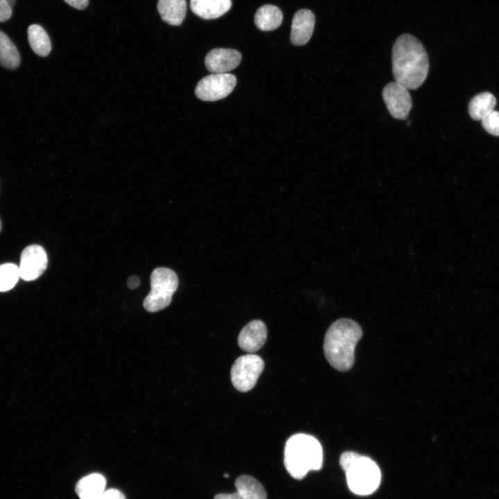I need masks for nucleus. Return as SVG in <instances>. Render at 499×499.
Returning <instances> with one entry per match:
<instances>
[{"label": "nucleus", "instance_id": "f257e3e1", "mask_svg": "<svg viewBox=\"0 0 499 499\" xmlns=\"http://www.w3.org/2000/svg\"><path fill=\"white\" fill-rule=\"evenodd\" d=\"M392 73L396 82L409 89H416L426 80L429 60L422 43L405 33L395 41L392 53Z\"/></svg>", "mask_w": 499, "mask_h": 499}, {"label": "nucleus", "instance_id": "f03ea898", "mask_svg": "<svg viewBox=\"0 0 499 499\" xmlns=\"http://www.w3.org/2000/svg\"><path fill=\"white\" fill-rule=\"evenodd\" d=\"M362 336L355 321L341 318L331 324L324 337V353L329 364L340 371L349 370L354 363L355 348Z\"/></svg>", "mask_w": 499, "mask_h": 499}, {"label": "nucleus", "instance_id": "7ed1b4c3", "mask_svg": "<svg viewBox=\"0 0 499 499\" xmlns=\"http://www.w3.org/2000/svg\"><path fill=\"white\" fill-rule=\"evenodd\" d=\"M283 462L288 473L301 480L310 471L319 470L323 463V450L313 436L297 433L290 437L284 448Z\"/></svg>", "mask_w": 499, "mask_h": 499}, {"label": "nucleus", "instance_id": "20e7f679", "mask_svg": "<svg viewBox=\"0 0 499 499\" xmlns=\"http://www.w3.org/2000/svg\"><path fill=\"white\" fill-rule=\"evenodd\" d=\"M340 464L346 473L349 488L354 493L369 495L378 487L380 471L377 464L369 457L346 451L340 457Z\"/></svg>", "mask_w": 499, "mask_h": 499}, {"label": "nucleus", "instance_id": "39448f33", "mask_svg": "<svg viewBox=\"0 0 499 499\" xmlns=\"http://www.w3.org/2000/svg\"><path fill=\"white\" fill-rule=\"evenodd\" d=\"M151 290L143 300L144 308L150 313L166 308L178 286L175 272L166 268H158L150 276Z\"/></svg>", "mask_w": 499, "mask_h": 499}, {"label": "nucleus", "instance_id": "423d86ee", "mask_svg": "<svg viewBox=\"0 0 499 499\" xmlns=\"http://www.w3.org/2000/svg\"><path fill=\"white\" fill-rule=\"evenodd\" d=\"M265 367L263 359L254 354H247L238 358L231 369V380L239 392L251 390Z\"/></svg>", "mask_w": 499, "mask_h": 499}, {"label": "nucleus", "instance_id": "0eeeda50", "mask_svg": "<svg viewBox=\"0 0 499 499\" xmlns=\"http://www.w3.org/2000/svg\"><path fill=\"white\" fill-rule=\"evenodd\" d=\"M236 85L235 76L231 73H213L202 78L195 94L204 101H216L227 96Z\"/></svg>", "mask_w": 499, "mask_h": 499}, {"label": "nucleus", "instance_id": "6e6552de", "mask_svg": "<svg viewBox=\"0 0 499 499\" xmlns=\"http://www.w3.org/2000/svg\"><path fill=\"white\" fill-rule=\"evenodd\" d=\"M383 98L385 105L396 119H405L412 109V98L408 89L401 84L394 81L387 83L383 90Z\"/></svg>", "mask_w": 499, "mask_h": 499}, {"label": "nucleus", "instance_id": "1a4fd4ad", "mask_svg": "<svg viewBox=\"0 0 499 499\" xmlns=\"http://www.w3.org/2000/svg\"><path fill=\"white\" fill-rule=\"evenodd\" d=\"M48 259L44 249L39 245H30L22 251L19 268V276L26 281L40 277L47 267Z\"/></svg>", "mask_w": 499, "mask_h": 499}, {"label": "nucleus", "instance_id": "9d476101", "mask_svg": "<svg viewBox=\"0 0 499 499\" xmlns=\"http://www.w3.org/2000/svg\"><path fill=\"white\" fill-rule=\"evenodd\" d=\"M241 58L240 53L236 49L217 48L207 53L204 63L213 73H226L238 67Z\"/></svg>", "mask_w": 499, "mask_h": 499}, {"label": "nucleus", "instance_id": "9b49d317", "mask_svg": "<svg viewBox=\"0 0 499 499\" xmlns=\"http://www.w3.org/2000/svg\"><path fill=\"white\" fill-rule=\"evenodd\" d=\"M267 335L264 322L259 319L252 320L240 331L238 337V346L245 351L255 352L265 344Z\"/></svg>", "mask_w": 499, "mask_h": 499}, {"label": "nucleus", "instance_id": "f8f14e48", "mask_svg": "<svg viewBox=\"0 0 499 499\" xmlns=\"http://www.w3.org/2000/svg\"><path fill=\"white\" fill-rule=\"evenodd\" d=\"M236 492L220 493L213 499H267L266 491L260 482L254 478L243 475L235 481Z\"/></svg>", "mask_w": 499, "mask_h": 499}, {"label": "nucleus", "instance_id": "ddd939ff", "mask_svg": "<svg viewBox=\"0 0 499 499\" xmlns=\"http://www.w3.org/2000/svg\"><path fill=\"white\" fill-rule=\"evenodd\" d=\"M315 23L313 12L308 9H301L293 16L290 40L294 45L302 46L310 39Z\"/></svg>", "mask_w": 499, "mask_h": 499}, {"label": "nucleus", "instance_id": "4468645a", "mask_svg": "<svg viewBox=\"0 0 499 499\" xmlns=\"http://www.w3.org/2000/svg\"><path fill=\"white\" fill-rule=\"evenodd\" d=\"M191 10L204 19L221 17L231 7V0H191Z\"/></svg>", "mask_w": 499, "mask_h": 499}, {"label": "nucleus", "instance_id": "2eb2a0df", "mask_svg": "<svg viewBox=\"0 0 499 499\" xmlns=\"http://www.w3.org/2000/svg\"><path fill=\"white\" fill-rule=\"evenodd\" d=\"M106 480L100 473H91L81 478L76 485L80 499H99L105 492Z\"/></svg>", "mask_w": 499, "mask_h": 499}, {"label": "nucleus", "instance_id": "dca6fc26", "mask_svg": "<svg viewBox=\"0 0 499 499\" xmlns=\"http://www.w3.org/2000/svg\"><path fill=\"white\" fill-rule=\"evenodd\" d=\"M157 10L163 21L172 26L180 25L186 12V0H158Z\"/></svg>", "mask_w": 499, "mask_h": 499}, {"label": "nucleus", "instance_id": "f3484780", "mask_svg": "<svg viewBox=\"0 0 499 499\" xmlns=\"http://www.w3.org/2000/svg\"><path fill=\"white\" fill-rule=\"evenodd\" d=\"M283 21V14L279 8L267 4L261 6L254 16L256 27L263 31L273 30L279 28Z\"/></svg>", "mask_w": 499, "mask_h": 499}, {"label": "nucleus", "instance_id": "a211bd4d", "mask_svg": "<svg viewBox=\"0 0 499 499\" xmlns=\"http://www.w3.org/2000/svg\"><path fill=\"white\" fill-rule=\"evenodd\" d=\"M496 105V97L489 92H482L475 96L469 102V113L476 121H481L492 112Z\"/></svg>", "mask_w": 499, "mask_h": 499}, {"label": "nucleus", "instance_id": "6ab92c4d", "mask_svg": "<svg viewBox=\"0 0 499 499\" xmlns=\"http://www.w3.org/2000/svg\"><path fill=\"white\" fill-rule=\"evenodd\" d=\"M27 33L32 50L40 56L48 55L51 50V43L46 30L38 24H32L28 28Z\"/></svg>", "mask_w": 499, "mask_h": 499}, {"label": "nucleus", "instance_id": "aec40b11", "mask_svg": "<svg viewBox=\"0 0 499 499\" xmlns=\"http://www.w3.org/2000/svg\"><path fill=\"white\" fill-rule=\"evenodd\" d=\"M21 62L19 53L3 32L0 30V65L8 69H16Z\"/></svg>", "mask_w": 499, "mask_h": 499}, {"label": "nucleus", "instance_id": "412c9836", "mask_svg": "<svg viewBox=\"0 0 499 499\" xmlns=\"http://www.w3.org/2000/svg\"><path fill=\"white\" fill-rule=\"evenodd\" d=\"M19 277V268L15 264L7 263L0 265V292L11 290Z\"/></svg>", "mask_w": 499, "mask_h": 499}, {"label": "nucleus", "instance_id": "4be33fe9", "mask_svg": "<svg viewBox=\"0 0 499 499\" xmlns=\"http://www.w3.org/2000/svg\"><path fill=\"white\" fill-rule=\"evenodd\" d=\"M484 129L489 134L499 136V112L493 110L481 120Z\"/></svg>", "mask_w": 499, "mask_h": 499}, {"label": "nucleus", "instance_id": "5701e85b", "mask_svg": "<svg viewBox=\"0 0 499 499\" xmlns=\"http://www.w3.org/2000/svg\"><path fill=\"white\" fill-rule=\"evenodd\" d=\"M12 8L7 0H0V22L6 21L10 18Z\"/></svg>", "mask_w": 499, "mask_h": 499}, {"label": "nucleus", "instance_id": "b1692460", "mask_svg": "<svg viewBox=\"0 0 499 499\" xmlns=\"http://www.w3.org/2000/svg\"><path fill=\"white\" fill-rule=\"evenodd\" d=\"M99 499H125V497L120 491L111 489L105 491Z\"/></svg>", "mask_w": 499, "mask_h": 499}, {"label": "nucleus", "instance_id": "393cba45", "mask_svg": "<svg viewBox=\"0 0 499 499\" xmlns=\"http://www.w3.org/2000/svg\"><path fill=\"white\" fill-rule=\"evenodd\" d=\"M66 3H67L69 6L78 9V10H82L85 9L89 3V0H64Z\"/></svg>", "mask_w": 499, "mask_h": 499}, {"label": "nucleus", "instance_id": "a878e982", "mask_svg": "<svg viewBox=\"0 0 499 499\" xmlns=\"http://www.w3.org/2000/svg\"><path fill=\"white\" fill-rule=\"evenodd\" d=\"M139 285V279L137 277H130L128 280V286L130 288L134 289Z\"/></svg>", "mask_w": 499, "mask_h": 499}, {"label": "nucleus", "instance_id": "bb28decb", "mask_svg": "<svg viewBox=\"0 0 499 499\" xmlns=\"http://www.w3.org/2000/svg\"><path fill=\"white\" fill-rule=\"evenodd\" d=\"M10 5L12 7L15 3L16 0H7Z\"/></svg>", "mask_w": 499, "mask_h": 499}, {"label": "nucleus", "instance_id": "cd10ccee", "mask_svg": "<svg viewBox=\"0 0 499 499\" xmlns=\"http://www.w3.org/2000/svg\"><path fill=\"white\" fill-rule=\"evenodd\" d=\"M1 220H0V231H1Z\"/></svg>", "mask_w": 499, "mask_h": 499}, {"label": "nucleus", "instance_id": "c85d7f7f", "mask_svg": "<svg viewBox=\"0 0 499 499\" xmlns=\"http://www.w3.org/2000/svg\"><path fill=\"white\" fill-rule=\"evenodd\" d=\"M228 476H229L228 474H225V478H228Z\"/></svg>", "mask_w": 499, "mask_h": 499}]
</instances>
